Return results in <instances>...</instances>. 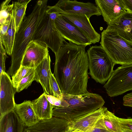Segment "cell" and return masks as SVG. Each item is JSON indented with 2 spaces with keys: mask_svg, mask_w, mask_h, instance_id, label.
<instances>
[{
  "mask_svg": "<svg viewBox=\"0 0 132 132\" xmlns=\"http://www.w3.org/2000/svg\"><path fill=\"white\" fill-rule=\"evenodd\" d=\"M87 46L67 43L55 54L53 74L62 93L79 95L89 93Z\"/></svg>",
  "mask_w": 132,
  "mask_h": 132,
  "instance_id": "6da1fadb",
  "label": "cell"
},
{
  "mask_svg": "<svg viewBox=\"0 0 132 132\" xmlns=\"http://www.w3.org/2000/svg\"><path fill=\"white\" fill-rule=\"evenodd\" d=\"M47 0L38 1L31 13L25 17L16 33L11 55V65L7 72L11 77L21 65L27 48L32 41L35 29L47 9Z\"/></svg>",
  "mask_w": 132,
  "mask_h": 132,
  "instance_id": "7a4b0ae2",
  "label": "cell"
},
{
  "mask_svg": "<svg viewBox=\"0 0 132 132\" xmlns=\"http://www.w3.org/2000/svg\"><path fill=\"white\" fill-rule=\"evenodd\" d=\"M63 98L68 103L66 108L55 107L53 116L70 122L103 106L105 101L98 94L89 92L81 95L63 94Z\"/></svg>",
  "mask_w": 132,
  "mask_h": 132,
  "instance_id": "3957f363",
  "label": "cell"
},
{
  "mask_svg": "<svg viewBox=\"0 0 132 132\" xmlns=\"http://www.w3.org/2000/svg\"><path fill=\"white\" fill-rule=\"evenodd\" d=\"M100 44L115 64H132V42L121 37L112 26L101 33Z\"/></svg>",
  "mask_w": 132,
  "mask_h": 132,
  "instance_id": "277c9868",
  "label": "cell"
},
{
  "mask_svg": "<svg viewBox=\"0 0 132 132\" xmlns=\"http://www.w3.org/2000/svg\"><path fill=\"white\" fill-rule=\"evenodd\" d=\"M87 53L89 74L97 82L105 84L111 76L115 64L101 45L91 47Z\"/></svg>",
  "mask_w": 132,
  "mask_h": 132,
  "instance_id": "5b68a950",
  "label": "cell"
},
{
  "mask_svg": "<svg viewBox=\"0 0 132 132\" xmlns=\"http://www.w3.org/2000/svg\"><path fill=\"white\" fill-rule=\"evenodd\" d=\"M55 21L45 12L35 29L32 40L45 43L55 54L66 42L57 30Z\"/></svg>",
  "mask_w": 132,
  "mask_h": 132,
  "instance_id": "8992f818",
  "label": "cell"
},
{
  "mask_svg": "<svg viewBox=\"0 0 132 132\" xmlns=\"http://www.w3.org/2000/svg\"><path fill=\"white\" fill-rule=\"evenodd\" d=\"M104 87L111 97L132 90V64L122 65L114 70Z\"/></svg>",
  "mask_w": 132,
  "mask_h": 132,
  "instance_id": "52a82bcc",
  "label": "cell"
},
{
  "mask_svg": "<svg viewBox=\"0 0 132 132\" xmlns=\"http://www.w3.org/2000/svg\"><path fill=\"white\" fill-rule=\"evenodd\" d=\"M52 7L60 14H85L89 19L93 15L98 16L101 15L96 4L90 2L84 3L76 0H60Z\"/></svg>",
  "mask_w": 132,
  "mask_h": 132,
  "instance_id": "ba28073f",
  "label": "cell"
},
{
  "mask_svg": "<svg viewBox=\"0 0 132 132\" xmlns=\"http://www.w3.org/2000/svg\"><path fill=\"white\" fill-rule=\"evenodd\" d=\"M95 2L108 25H117L127 12L121 0H96Z\"/></svg>",
  "mask_w": 132,
  "mask_h": 132,
  "instance_id": "9c48e42d",
  "label": "cell"
},
{
  "mask_svg": "<svg viewBox=\"0 0 132 132\" xmlns=\"http://www.w3.org/2000/svg\"><path fill=\"white\" fill-rule=\"evenodd\" d=\"M0 75V113L2 116L14 110L16 104L14 96L16 88L7 72H3Z\"/></svg>",
  "mask_w": 132,
  "mask_h": 132,
  "instance_id": "30bf717a",
  "label": "cell"
},
{
  "mask_svg": "<svg viewBox=\"0 0 132 132\" xmlns=\"http://www.w3.org/2000/svg\"><path fill=\"white\" fill-rule=\"evenodd\" d=\"M55 23L60 35L69 42L79 45L87 46L92 44L80 30L61 15L56 19Z\"/></svg>",
  "mask_w": 132,
  "mask_h": 132,
  "instance_id": "8fae6325",
  "label": "cell"
},
{
  "mask_svg": "<svg viewBox=\"0 0 132 132\" xmlns=\"http://www.w3.org/2000/svg\"><path fill=\"white\" fill-rule=\"evenodd\" d=\"M48 47L45 43L42 42L31 41L27 48L21 65L35 68L49 54Z\"/></svg>",
  "mask_w": 132,
  "mask_h": 132,
  "instance_id": "7c38bea8",
  "label": "cell"
},
{
  "mask_svg": "<svg viewBox=\"0 0 132 132\" xmlns=\"http://www.w3.org/2000/svg\"><path fill=\"white\" fill-rule=\"evenodd\" d=\"M61 15L80 30L92 44L98 42L101 36L91 24L89 19L85 14L61 13Z\"/></svg>",
  "mask_w": 132,
  "mask_h": 132,
  "instance_id": "4fadbf2b",
  "label": "cell"
},
{
  "mask_svg": "<svg viewBox=\"0 0 132 132\" xmlns=\"http://www.w3.org/2000/svg\"><path fill=\"white\" fill-rule=\"evenodd\" d=\"M70 122L53 117L40 121L36 125L25 127L23 132H71Z\"/></svg>",
  "mask_w": 132,
  "mask_h": 132,
  "instance_id": "5bb4252c",
  "label": "cell"
},
{
  "mask_svg": "<svg viewBox=\"0 0 132 132\" xmlns=\"http://www.w3.org/2000/svg\"><path fill=\"white\" fill-rule=\"evenodd\" d=\"M105 108L102 106L70 122L71 130L81 132H91L98 120L103 116Z\"/></svg>",
  "mask_w": 132,
  "mask_h": 132,
  "instance_id": "9a60e30c",
  "label": "cell"
},
{
  "mask_svg": "<svg viewBox=\"0 0 132 132\" xmlns=\"http://www.w3.org/2000/svg\"><path fill=\"white\" fill-rule=\"evenodd\" d=\"M51 60L49 54L42 62L35 69V81L42 86L44 92L47 95L53 96L50 84Z\"/></svg>",
  "mask_w": 132,
  "mask_h": 132,
  "instance_id": "2e32d148",
  "label": "cell"
},
{
  "mask_svg": "<svg viewBox=\"0 0 132 132\" xmlns=\"http://www.w3.org/2000/svg\"><path fill=\"white\" fill-rule=\"evenodd\" d=\"M31 102L26 100L21 104H16L14 110L25 127L34 126L40 121L32 108Z\"/></svg>",
  "mask_w": 132,
  "mask_h": 132,
  "instance_id": "e0dca14e",
  "label": "cell"
},
{
  "mask_svg": "<svg viewBox=\"0 0 132 132\" xmlns=\"http://www.w3.org/2000/svg\"><path fill=\"white\" fill-rule=\"evenodd\" d=\"M25 127L14 110L0 116V132H23Z\"/></svg>",
  "mask_w": 132,
  "mask_h": 132,
  "instance_id": "ac0fdd59",
  "label": "cell"
},
{
  "mask_svg": "<svg viewBox=\"0 0 132 132\" xmlns=\"http://www.w3.org/2000/svg\"><path fill=\"white\" fill-rule=\"evenodd\" d=\"M44 92L38 98L31 102V105L40 121L49 120L53 117L54 106L47 99Z\"/></svg>",
  "mask_w": 132,
  "mask_h": 132,
  "instance_id": "d6986e66",
  "label": "cell"
},
{
  "mask_svg": "<svg viewBox=\"0 0 132 132\" xmlns=\"http://www.w3.org/2000/svg\"><path fill=\"white\" fill-rule=\"evenodd\" d=\"M110 25L117 30L121 37L132 42V13L127 12L122 16L117 25Z\"/></svg>",
  "mask_w": 132,
  "mask_h": 132,
  "instance_id": "ffe728a7",
  "label": "cell"
},
{
  "mask_svg": "<svg viewBox=\"0 0 132 132\" xmlns=\"http://www.w3.org/2000/svg\"><path fill=\"white\" fill-rule=\"evenodd\" d=\"M14 17L12 13V19L6 34L0 38L1 41L7 54L11 56L13 50L16 34Z\"/></svg>",
  "mask_w": 132,
  "mask_h": 132,
  "instance_id": "44dd1931",
  "label": "cell"
},
{
  "mask_svg": "<svg viewBox=\"0 0 132 132\" xmlns=\"http://www.w3.org/2000/svg\"><path fill=\"white\" fill-rule=\"evenodd\" d=\"M31 0H18L14 2L12 10L14 20L16 32L25 18L26 10L28 4Z\"/></svg>",
  "mask_w": 132,
  "mask_h": 132,
  "instance_id": "7402d4cb",
  "label": "cell"
},
{
  "mask_svg": "<svg viewBox=\"0 0 132 132\" xmlns=\"http://www.w3.org/2000/svg\"><path fill=\"white\" fill-rule=\"evenodd\" d=\"M103 118L105 127L109 132H123L119 118L106 107Z\"/></svg>",
  "mask_w": 132,
  "mask_h": 132,
  "instance_id": "603a6c76",
  "label": "cell"
},
{
  "mask_svg": "<svg viewBox=\"0 0 132 132\" xmlns=\"http://www.w3.org/2000/svg\"><path fill=\"white\" fill-rule=\"evenodd\" d=\"M34 80H35V69L31 68L19 83L16 88V92L19 93L27 89Z\"/></svg>",
  "mask_w": 132,
  "mask_h": 132,
  "instance_id": "cb8c5ba5",
  "label": "cell"
},
{
  "mask_svg": "<svg viewBox=\"0 0 132 132\" xmlns=\"http://www.w3.org/2000/svg\"><path fill=\"white\" fill-rule=\"evenodd\" d=\"M11 0H6L3 2L1 6L0 12V25L4 24L10 15L12 13L14 2L9 4Z\"/></svg>",
  "mask_w": 132,
  "mask_h": 132,
  "instance_id": "d4e9b609",
  "label": "cell"
},
{
  "mask_svg": "<svg viewBox=\"0 0 132 132\" xmlns=\"http://www.w3.org/2000/svg\"><path fill=\"white\" fill-rule=\"evenodd\" d=\"M31 68L21 65L16 73L12 77V80L14 87L16 88L22 79Z\"/></svg>",
  "mask_w": 132,
  "mask_h": 132,
  "instance_id": "484cf974",
  "label": "cell"
},
{
  "mask_svg": "<svg viewBox=\"0 0 132 132\" xmlns=\"http://www.w3.org/2000/svg\"><path fill=\"white\" fill-rule=\"evenodd\" d=\"M50 84L53 94L52 96L58 99L62 98V93L61 92L53 74L52 72L50 74Z\"/></svg>",
  "mask_w": 132,
  "mask_h": 132,
  "instance_id": "4316f807",
  "label": "cell"
},
{
  "mask_svg": "<svg viewBox=\"0 0 132 132\" xmlns=\"http://www.w3.org/2000/svg\"><path fill=\"white\" fill-rule=\"evenodd\" d=\"M0 74L5 70V61L8 57L6 51L4 48L2 42L0 41Z\"/></svg>",
  "mask_w": 132,
  "mask_h": 132,
  "instance_id": "83f0119b",
  "label": "cell"
},
{
  "mask_svg": "<svg viewBox=\"0 0 132 132\" xmlns=\"http://www.w3.org/2000/svg\"><path fill=\"white\" fill-rule=\"evenodd\" d=\"M103 116L98 120L91 132H109L105 125Z\"/></svg>",
  "mask_w": 132,
  "mask_h": 132,
  "instance_id": "f1b7e54d",
  "label": "cell"
},
{
  "mask_svg": "<svg viewBox=\"0 0 132 132\" xmlns=\"http://www.w3.org/2000/svg\"><path fill=\"white\" fill-rule=\"evenodd\" d=\"M123 130L132 132V118L127 119L119 118Z\"/></svg>",
  "mask_w": 132,
  "mask_h": 132,
  "instance_id": "f546056e",
  "label": "cell"
},
{
  "mask_svg": "<svg viewBox=\"0 0 132 132\" xmlns=\"http://www.w3.org/2000/svg\"><path fill=\"white\" fill-rule=\"evenodd\" d=\"M12 14L10 15L7 19L6 22L2 25H0V38L4 35L9 27L12 19Z\"/></svg>",
  "mask_w": 132,
  "mask_h": 132,
  "instance_id": "4dcf8cb0",
  "label": "cell"
},
{
  "mask_svg": "<svg viewBox=\"0 0 132 132\" xmlns=\"http://www.w3.org/2000/svg\"><path fill=\"white\" fill-rule=\"evenodd\" d=\"M123 101L124 105L132 107V92L123 97Z\"/></svg>",
  "mask_w": 132,
  "mask_h": 132,
  "instance_id": "1f68e13d",
  "label": "cell"
},
{
  "mask_svg": "<svg viewBox=\"0 0 132 132\" xmlns=\"http://www.w3.org/2000/svg\"><path fill=\"white\" fill-rule=\"evenodd\" d=\"M127 12L132 13V0H121Z\"/></svg>",
  "mask_w": 132,
  "mask_h": 132,
  "instance_id": "d6a6232c",
  "label": "cell"
},
{
  "mask_svg": "<svg viewBox=\"0 0 132 132\" xmlns=\"http://www.w3.org/2000/svg\"><path fill=\"white\" fill-rule=\"evenodd\" d=\"M123 132H132L130 131L127 130H123Z\"/></svg>",
  "mask_w": 132,
  "mask_h": 132,
  "instance_id": "836d02e7",
  "label": "cell"
},
{
  "mask_svg": "<svg viewBox=\"0 0 132 132\" xmlns=\"http://www.w3.org/2000/svg\"><path fill=\"white\" fill-rule=\"evenodd\" d=\"M72 132H81L80 131L76 130H72Z\"/></svg>",
  "mask_w": 132,
  "mask_h": 132,
  "instance_id": "e575fe53",
  "label": "cell"
},
{
  "mask_svg": "<svg viewBox=\"0 0 132 132\" xmlns=\"http://www.w3.org/2000/svg\"><path fill=\"white\" fill-rule=\"evenodd\" d=\"M71 132H72V131H71Z\"/></svg>",
  "mask_w": 132,
  "mask_h": 132,
  "instance_id": "d590c367",
  "label": "cell"
}]
</instances>
